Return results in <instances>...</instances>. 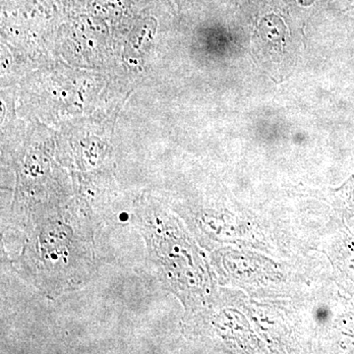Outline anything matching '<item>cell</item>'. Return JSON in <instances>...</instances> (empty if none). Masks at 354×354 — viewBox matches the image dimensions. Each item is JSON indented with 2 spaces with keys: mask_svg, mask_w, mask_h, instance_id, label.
<instances>
[{
  "mask_svg": "<svg viewBox=\"0 0 354 354\" xmlns=\"http://www.w3.org/2000/svg\"><path fill=\"white\" fill-rule=\"evenodd\" d=\"M317 320L320 321V322H324V321L327 320L328 316H329V311L326 309H319L317 311Z\"/></svg>",
  "mask_w": 354,
  "mask_h": 354,
  "instance_id": "obj_1",
  "label": "cell"
}]
</instances>
